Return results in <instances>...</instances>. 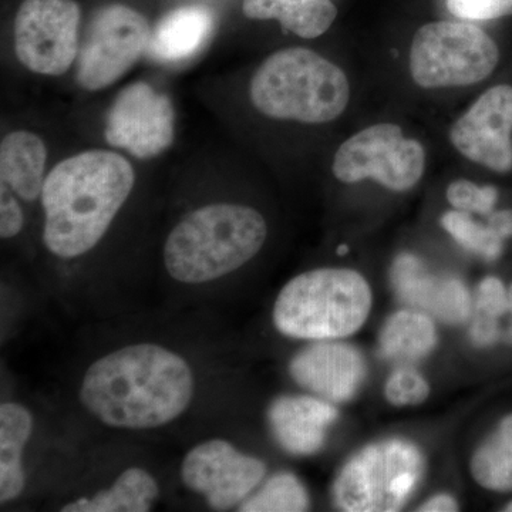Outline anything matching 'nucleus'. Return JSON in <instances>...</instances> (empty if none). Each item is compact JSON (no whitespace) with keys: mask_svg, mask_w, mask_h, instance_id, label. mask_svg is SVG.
Returning <instances> with one entry per match:
<instances>
[{"mask_svg":"<svg viewBox=\"0 0 512 512\" xmlns=\"http://www.w3.org/2000/svg\"><path fill=\"white\" fill-rule=\"evenodd\" d=\"M215 28V15L205 5H184L165 13L151 30L148 53L157 62L175 63L200 52Z\"/></svg>","mask_w":512,"mask_h":512,"instance_id":"obj_17","label":"nucleus"},{"mask_svg":"<svg viewBox=\"0 0 512 512\" xmlns=\"http://www.w3.org/2000/svg\"><path fill=\"white\" fill-rule=\"evenodd\" d=\"M500 50L473 23L440 20L421 26L410 49V73L423 89L483 82L497 67Z\"/></svg>","mask_w":512,"mask_h":512,"instance_id":"obj_7","label":"nucleus"},{"mask_svg":"<svg viewBox=\"0 0 512 512\" xmlns=\"http://www.w3.org/2000/svg\"><path fill=\"white\" fill-rule=\"evenodd\" d=\"M504 318L507 319V323H505L507 326L503 329L501 340L512 346V284L510 285V288H508V309Z\"/></svg>","mask_w":512,"mask_h":512,"instance_id":"obj_33","label":"nucleus"},{"mask_svg":"<svg viewBox=\"0 0 512 512\" xmlns=\"http://www.w3.org/2000/svg\"><path fill=\"white\" fill-rule=\"evenodd\" d=\"M311 507L305 485L291 473H278L241 504L242 512H302Z\"/></svg>","mask_w":512,"mask_h":512,"instance_id":"obj_25","label":"nucleus"},{"mask_svg":"<svg viewBox=\"0 0 512 512\" xmlns=\"http://www.w3.org/2000/svg\"><path fill=\"white\" fill-rule=\"evenodd\" d=\"M338 417L333 403L318 396H281L268 409L272 434L293 456L318 453Z\"/></svg>","mask_w":512,"mask_h":512,"instance_id":"obj_16","label":"nucleus"},{"mask_svg":"<svg viewBox=\"0 0 512 512\" xmlns=\"http://www.w3.org/2000/svg\"><path fill=\"white\" fill-rule=\"evenodd\" d=\"M440 222L454 241L485 261H495L503 254V239L488 224L481 225L474 221L468 212L448 211Z\"/></svg>","mask_w":512,"mask_h":512,"instance_id":"obj_26","label":"nucleus"},{"mask_svg":"<svg viewBox=\"0 0 512 512\" xmlns=\"http://www.w3.org/2000/svg\"><path fill=\"white\" fill-rule=\"evenodd\" d=\"M33 416L25 406L3 403L0 406V501L15 500L26 484L23 450L32 436Z\"/></svg>","mask_w":512,"mask_h":512,"instance_id":"obj_21","label":"nucleus"},{"mask_svg":"<svg viewBox=\"0 0 512 512\" xmlns=\"http://www.w3.org/2000/svg\"><path fill=\"white\" fill-rule=\"evenodd\" d=\"M426 470L412 441L390 439L369 444L340 468L333 504L345 512L400 511L412 498Z\"/></svg>","mask_w":512,"mask_h":512,"instance_id":"obj_6","label":"nucleus"},{"mask_svg":"<svg viewBox=\"0 0 512 512\" xmlns=\"http://www.w3.org/2000/svg\"><path fill=\"white\" fill-rule=\"evenodd\" d=\"M372 303V289L359 272L315 269L295 276L279 292L275 328L293 339H345L365 325Z\"/></svg>","mask_w":512,"mask_h":512,"instance_id":"obj_5","label":"nucleus"},{"mask_svg":"<svg viewBox=\"0 0 512 512\" xmlns=\"http://www.w3.org/2000/svg\"><path fill=\"white\" fill-rule=\"evenodd\" d=\"M349 251V248L346 247V245H340V247L338 248V254L339 255H345L346 252Z\"/></svg>","mask_w":512,"mask_h":512,"instance_id":"obj_34","label":"nucleus"},{"mask_svg":"<svg viewBox=\"0 0 512 512\" xmlns=\"http://www.w3.org/2000/svg\"><path fill=\"white\" fill-rule=\"evenodd\" d=\"M392 282L404 302L448 325L466 322L473 311L470 292L460 279L433 274L417 256L403 254L394 261Z\"/></svg>","mask_w":512,"mask_h":512,"instance_id":"obj_15","label":"nucleus"},{"mask_svg":"<svg viewBox=\"0 0 512 512\" xmlns=\"http://www.w3.org/2000/svg\"><path fill=\"white\" fill-rule=\"evenodd\" d=\"M249 96L269 119L325 124L348 107L350 84L343 70L325 57L305 47H288L256 69Z\"/></svg>","mask_w":512,"mask_h":512,"instance_id":"obj_4","label":"nucleus"},{"mask_svg":"<svg viewBox=\"0 0 512 512\" xmlns=\"http://www.w3.org/2000/svg\"><path fill=\"white\" fill-rule=\"evenodd\" d=\"M289 372L299 386L328 402L346 403L367 375L365 356L349 343L315 340L291 360Z\"/></svg>","mask_w":512,"mask_h":512,"instance_id":"obj_14","label":"nucleus"},{"mask_svg":"<svg viewBox=\"0 0 512 512\" xmlns=\"http://www.w3.org/2000/svg\"><path fill=\"white\" fill-rule=\"evenodd\" d=\"M107 143L138 160H150L171 147L175 137V111L167 94L151 84L124 87L107 113Z\"/></svg>","mask_w":512,"mask_h":512,"instance_id":"obj_11","label":"nucleus"},{"mask_svg":"<svg viewBox=\"0 0 512 512\" xmlns=\"http://www.w3.org/2000/svg\"><path fill=\"white\" fill-rule=\"evenodd\" d=\"M268 237L261 212L241 204L205 205L168 235L164 265L181 284L198 285L232 274L258 255Z\"/></svg>","mask_w":512,"mask_h":512,"instance_id":"obj_3","label":"nucleus"},{"mask_svg":"<svg viewBox=\"0 0 512 512\" xmlns=\"http://www.w3.org/2000/svg\"><path fill=\"white\" fill-rule=\"evenodd\" d=\"M487 224L503 241L512 238V210L491 212Z\"/></svg>","mask_w":512,"mask_h":512,"instance_id":"obj_31","label":"nucleus"},{"mask_svg":"<svg viewBox=\"0 0 512 512\" xmlns=\"http://www.w3.org/2000/svg\"><path fill=\"white\" fill-rule=\"evenodd\" d=\"M458 510H460V505H458L456 498L450 494L434 495L417 508L419 512H456Z\"/></svg>","mask_w":512,"mask_h":512,"instance_id":"obj_32","label":"nucleus"},{"mask_svg":"<svg viewBox=\"0 0 512 512\" xmlns=\"http://www.w3.org/2000/svg\"><path fill=\"white\" fill-rule=\"evenodd\" d=\"M454 16L468 20H490L511 15L512 0H448Z\"/></svg>","mask_w":512,"mask_h":512,"instance_id":"obj_29","label":"nucleus"},{"mask_svg":"<svg viewBox=\"0 0 512 512\" xmlns=\"http://www.w3.org/2000/svg\"><path fill=\"white\" fill-rule=\"evenodd\" d=\"M446 195L454 210L468 214L490 215L498 200V191L493 185L480 187L468 180L453 181Z\"/></svg>","mask_w":512,"mask_h":512,"instance_id":"obj_28","label":"nucleus"},{"mask_svg":"<svg viewBox=\"0 0 512 512\" xmlns=\"http://www.w3.org/2000/svg\"><path fill=\"white\" fill-rule=\"evenodd\" d=\"M430 396L426 377L413 367L403 365L393 370L384 384V397L396 407L419 406Z\"/></svg>","mask_w":512,"mask_h":512,"instance_id":"obj_27","label":"nucleus"},{"mask_svg":"<svg viewBox=\"0 0 512 512\" xmlns=\"http://www.w3.org/2000/svg\"><path fill=\"white\" fill-rule=\"evenodd\" d=\"M136 183L133 165L114 151L90 150L60 161L42 191L43 242L53 255L92 251L126 204Z\"/></svg>","mask_w":512,"mask_h":512,"instance_id":"obj_2","label":"nucleus"},{"mask_svg":"<svg viewBox=\"0 0 512 512\" xmlns=\"http://www.w3.org/2000/svg\"><path fill=\"white\" fill-rule=\"evenodd\" d=\"M508 309V289L501 279L487 276L477 289L470 338L477 348H490L501 340V319Z\"/></svg>","mask_w":512,"mask_h":512,"instance_id":"obj_24","label":"nucleus"},{"mask_svg":"<svg viewBox=\"0 0 512 512\" xmlns=\"http://www.w3.org/2000/svg\"><path fill=\"white\" fill-rule=\"evenodd\" d=\"M450 141L467 160L495 173H510L512 86L498 84L481 94L451 127Z\"/></svg>","mask_w":512,"mask_h":512,"instance_id":"obj_13","label":"nucleus"},{"mask_svg":"<svg viewBox=\"0 0 512 512\" xmlns=\"http://www.w3.org/2000/svg\"><path fill=\"white\" fill-rule=\"evenodd\" d=\"M47 148L45 141L32 131H12L0 144L2 185L23 201L42 197L45 185Z\"/></svg>","mask_w":512,"mask_h":512,"instance_id":"obj_18","label":"nucleus"},{"mask_svg":"<svg viewBox=\"0 0 512 512\" xmlns=\"http://www.w3.org/2000/svg\"><path fill=\"white\" fill-rule=\"evenodd\" d=\"M194 387L183 357L138 343L96 360L83 377L80 400L106 426L150 430L178 419L190 407Z\"/></svg>","mask_w":512,"mask_h":512,"instance_id":"obj_1","label":"nucleus"},{"mask_svg":"<svg viewBox=\"0 0 512 512\" xmlns=\"http://www.w3.org/2000/svg\"><path fill=\"white\" fill-rule=\"evenodd\" d=\"M436 323L420 309H403L384 323L379 338V352L384 359L399 365H413L426 359L436 349Z\"/></svg>","mask_w":512,"mask_h":512,"instance_id":"obj_19","label":"nucleus"},{"mask_svg":"<svg viewBox=\"0 0 512 512\" xmlns=\"http://www.w3.org/2000/svg\"><path fill=\"white\" fill-rule=\"evenodd\" d=\"M505 512H512V501H510V503H508L507 505H505L504 507V510Z\"/></svg>","mask_w":512,"mask_h":512,"instance_id":"obj_35","label":"nucleus"},{"mask_svg":"<svg viewBox=\"0 0 512 512\" xmlns=\"http://www.w3.org/2000/svg\"><path fill=\"white\" fill-rule=\"evenodd\" d=\"M471 476L493 493L512 491V413L501 419L493 433L476 448L470 461Z\"/></svg>","mask_w":512,"mask_h":512,"instance_id":"obj_23","label":"nucleus"},{"mask_svg":"<svg viewBox=\"0 0 512 512\" xmlns=\"http://www.w3.org/2000/svg\"><path fill=\"white\" fill-rule=\"evenodd\" d=\"M151 30L146 16L130 6L111 3L97 10L80 42L77 83L89 92L116 83L148 49Z\"/></svg>","mask_w":512,"mask_h":512,"instance_id":"obj_8","label":"nucleus"},{"mask_svg":"<svg viewBox=\"0 0 512 512\" xmlns=\"http://www.w3.org/2000/svg\"><path fill=\"white\" fill-rule=\"evenodd\" d=\"M426 170V151L420 141L404 137L396 124L366 127L338 148L333 174L340 183L375 180L390 191H409Z\"/></svg>","mask_w":512,"mask_h":512,"instance_id":"obj_9","label":"nucleus"},{"mask_svg":"<svg viewBox=\"0 0 512 512\" xmlns=\"http://www.w3.org/2000/svg\"><path fill=\"white\" fill-rule=\"evenodd\" d=\"M265 474L264 461L247 456L220 439L192 448L181 466V478L187 488L202 495L215 511L229 510L247 500Z\"/></svg>","mask_w":512,"mask_h":512,"instance_id":"obj_12","label":"nucleus"},{"mask_svg":"<svg viewBox=\"0 0 512 512\" xmlns=\"http://www.w3.org/2000/svg\"><path fill=\"white\" fill-rule=\"evenodd\" d=\"M82 10L76 0H23L13 26L16 57L42 76H62L77 60Z\"/></svg>","mask_w":512,"mask_h":512,"instance_id":"obj_10","label":"nucleus"},{"mask_svg":"<svg viewBox=\"0 0 512 512\" xmlns=\"http://www.w3.org/2000/svg\"><path fill=\"white\" fill-rule=\"evenodd\" d=\"M25 224L22 208L10 190L2 185V198H0V237L10 239L19 235Z\"/></svg>","mask_w":512,"mask_h":512,"instance_id":"obj_30","label":"nucleus"},{"mask_svg":"<svg viewBox=\"0 0 512 512\" xmlns=\"http://www.w3.org/2000/svg\"><path fill=\"white\" fill-rule=\"evenodd\" d=\"M160 495V487L143 468L131 467L117 477L109 490L92 498H79L62 507L63 512H147Z\"/></svg>","mask_w":512,"mask_h":512,"instance_id":"obj_22","label":"nucleus"},{"mask_svg":"<svg viewBox=\"0 0 512 512\" xmlns=\"http://www.w3.org/2000/svg\"><path fill=\"white\" fill-rule=\"evenodd\" d=\"M242 12L248 19L278 20L303 39L322 36L338 16L332 0H244Z\"/></svg>","mask_w":512,"mask_h":512,"instance_id":"obj_20","label":"nucleus"}]
</instances>
